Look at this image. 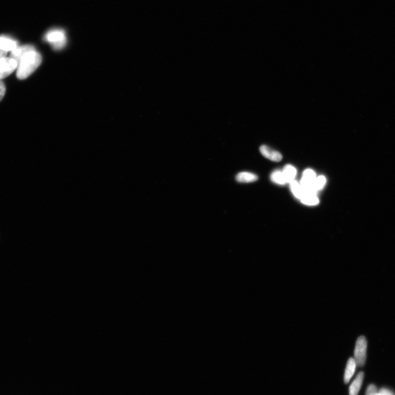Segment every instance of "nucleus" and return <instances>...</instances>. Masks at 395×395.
<instances>
[{"label": "nucleus", "instance_id": "obj_4", "mask_svg": "<svg viewBox=\"0 0 395 395\" xmlns=\"http://www.w3.org/2000/svg\"><path fill=\"white\" fill-rule=\"evenodd\" d=\"M18 63L10 57H3L0 60V80L11 75L17 69Z\"/></svg>", "mask_w": 395, "mask_h": 395}, {"label": "nucleus", "instance_id": "obj_11", "mask_svg": "<svg viewBox=\"0 0 395 395\" xmlns=\"http://www.w3.org/2000/svg\"><path fill=\"white\" fill-rule=\"evenodd\" d=\"M282 172L285 177L287 183H291L293 181L297 175L296 168L291 165H287L284 167Z\"/></svg>", "mask_w": 395, "mask_h": 395}, {"label": "nucleus", "instance_id": "obj_10", "mask_svg": "<svg viewBox=\"0 0 395 395\" xmlns=\"http://www.w3.org/2000/svg\"><path fill=\"white\" fill-rule=\"evenodd\" d=\"M236 180L240 183H250L257 181L258 177L254 173L248 172H241L237 175Z\"/></svg>", "mask_w": 395, "mask_h": 395}, {"label": "nucleus", "instance_id": "obj_8", "mask_svg": "<svg viewBox=\"0 0 395 395\" xmlns=\"http://www.w3.org/2000/svg\"><path fill=\"white\" fill-rule=\"evenodd\" d=\"M364 373L363 372L358 374L355 380L353 381L349 388V395H357L362 386Z\"/></svg>", "mask_w": 395, "mask_h": 395}, {"label": "nucleus", "instance_id": "obj_18", "mask_svg": "<svg viewBox=\"0 0 395 395\" xmlns=\"http://www.w3.org/2000/svg\"><path fill=\"white\" fill-rule=\"evenodd\" d=\"M379 392L383 394L384 395H394L392 392L387 389H382Z\"/></svg>", "mask_w": 395, "mask_h": 395}, {"label": "nucleus", "instance_id": "obj_2", "mask_svg": "<svg viewBox=\"0 0 395 395\" xmlns=\"http://www.w3.org/2000/svg\"><path fill=\"white\" fill-rule=\"evenodd\" d=\"M44 40L56 51L64 49L67 44V37L65 30L60 28L49 30L44 36Z\"/></svg>", "mask_w": 395, "mask_h": 395}, {"label": "nucleus", "instance_id": "obj_5", "mask_svg": "<svg viewBox=\"0 0 395 395\" xmlns=\"http://www.w3.org/2000/svg\"><path fill=\"white\" fill-rule=\"evenodd\" d=\"M260 151L262 156L273 161L279 162L282 159V156L280 152L273 150L266 145L261 146Z\"/></svg>", "mask_w": 395, "mask_h": 395}, {"label": "nucleus", "instance_id": "obj_7", "mask_svg": "<svg viewBox=\"0 0 395 395\" xmlns=\"http://www.w3.org/2000/svg\"><path fill=\"white\" fill-rule=\"evenodd\" d=\"M18 47L16 41L6 37H0V50L5 52L13 51Z\"/></svg>", "mask_w": 395, "mask_h": 395}, {"label": "nucleus", "instance_id": "obj_14", "mask_svg": "<svg viewBox=\"0 0 395 395\" xmlns=\"http://www.w3.org/2000/svg\"><path fill=\"white\" fill-rule=\"evenodd\" d=\"M271 177L272 181L276 183L284 184L287 183L285 177H284L283 172L281 171H274Z\"/></svg>", "mask_w": 395, "mask_h": 395}, {"label": "nucleus", "instance_id": "obj_1", "mask_svg": "<svg viewBox=\"0 0 395 395\" xmlns=\"http://www.w3.org/2000/svg\"><path fill=\"white\" fill-rule=\"evenodd\" d=\"M42 57L40 53L34 49L25 55L18 64L17 77L20 80L28 78L40 66Z\"/></svg>", "mask_w": 395, "mask_h": 395}, {"label": "nucleus", "instance_id": "obj_16", "mask_svg": "<svg viewBox=\"0 0 395 395\" xmlns=\"http://www.w3.org/2000/svg\"><path fill=\"white\" fill-rule=\"evenodd\" d=\"M366 395H384L380 392L378 393L376 387L373 384L369 386L367 389Z\"/></svg>", "mask_w": 395, "mask_h": 395}, {"label": "nucleus", "instance_id": "obj_9", "mask_svg": "<svg viewBox=\"0 0 395 395\" xmlns=\"http://www.w3.org/2000/svg\"><path fill=\"white\" fill-rule=\"evenodd\" d=\"M356 363L354 358H350L347 361L344 375V382L348 383L355 371Z\"/></svg>", "mask_w": 395, "mask_h": 395}, {"label": "nucleus", "instance_id": "obj_17", "mask_svg": "<svg viewBox=\"0 0 395 395\" xmlns=\"http://www.w3.org/2000/svg\"><path fill=\"white\" fill-rule=\"evenodd\" d=\"M5 93H6V87H5L3 82L0 80V102L2 101Z\"/></svg>", "mask_w": 395, "mask_h": 395}, {"label": "nucleus", "instance_id": "obj_3", "mask_svg": "<svg viewBox=\"0 0 395 395\" xmlns=\"http://www.w3.org/2000/svg\"><path fill=\"white\" fill-rule=\"evenodd\" d=\"M367 341L365 336H361L357 339L354 352L355 361L357 366L365 365L366 360Z\"/></svg>", "mask_w": 395, "mask_h": 395}, {"label": "nucleus", "instance_id": "obj_13", "mask_svg": "<svg viewBox=\"0 0 395 395\" xmlns=\"http://www.w3.org/2000/svg\"><path fill=\"white\" fill-rule=\"evenodd\" d=\"M290 184H291V190L294 196L301 199L304 196V191L301 184L295 180L292 181Z\"/></svg>", "mask_w": 395, "mask_h": 395}, {"label": "nucleus", "instance_id": "obj_12", "mask_svg": "<svg viewBox=\"0 0 395 395\" xmlns=\"http://www.w3.org/2000/svg\"><path fill=\"white\" fill-rule=\"evenodd\" d=\"M300 200L302 203L308 205H316L319 203V200L316 194H304Z\"/></svg>", "mask_w": 395, "mask_h": 395}, {"label": "nucleus", "instance_id": "obj_19", "mask_svg": "<svg viewBox=\"0 0 395 395\" xmlns=\"http://www.w3.org/2000/svg\"><path fill=\"white\" fill-rule=\"evenodd\" d=\"M7 55V52L0 50V60L2 59L3 57H6Z\"/></svg>", "mask_w": 395, "mask_h": 395}, {"label": "nucleus", "instance_id": "obj_6", "mask_svg": "<svg viewBox=\"0 0 395 395\" xmlns=\"http://www.w3.org/2000/svg\"><path fill=\"white\" fill-rule=\"evenodd\" d=\"M35 49L33 46L30 45L18 46L16 49L11 52L10 57L16 61L18 64V63L22 60L25 55Z\"/></svg>", "mask_w": 395, "mask_h": 395}, {"label": "nucleus", "instance_id": "obj_15", "mask_svg": "<svg viewBox=\"0 0 395 395\" xmlns=\"http://www.w3.org/2000/svg\"><path fill=\"white\" fill-rule=\"evenodd\" d=\"M326 178L323 176H320L316 177V180L314 183V188L316 192H317L320 189H322L325 184Z\"/></svg>", "mask_w": 395, "mask_h": 395}]
</instances>
